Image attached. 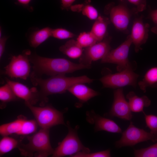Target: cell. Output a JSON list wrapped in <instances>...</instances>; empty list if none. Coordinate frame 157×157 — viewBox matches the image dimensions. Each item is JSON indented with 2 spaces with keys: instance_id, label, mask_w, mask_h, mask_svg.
<instances>
[{
  "instance_id": "1",
  "label": "cell",
  "mask_w": 157,
  "mask_h": 157,
  "mask_svg": "<svg viewBox=\"0 0 157 157\" xmlns=\"http://www.w3.org/2000/svg\"><path fill=\"white\" fill-rule=\"evenodd\" d=\"M31 78L33 85L40 88V97L42 99H45L50 95L64 93L75 84L90 83L94 80L85 75L68 77L65 75H56L44 79L36 76L33 73L31 74Z\"/></svg>"
},
{
  "instance_id": "2",
  "label": "cell",
  "mask_w": 157,
  "mask_h": 157,
  "mask_svg": "<svg viewBox=\"0 0 157 157\" xmlns=\"http://www.w3.org/2000/svg\"><path fill=\"white\" fill-rule=\"evenodd\" d=\"M34 70L40 74L51 76L65 75L76 71L89 69L91 65L76 63L63 58H51L34 55L29 57Z\"/></svg>"
},
{
  "instance_id": "3",
  "label": "cell",
  "mask_w": 157,
  "mask_h": 157,
  "mask_svg": "<svg viewBox=\"0 0 157 157\" xmlns=\"http://www.w3.org/2000/svg\"><path fill=\"white\" fill-rule=\"evenodd\" d=\"M28 142L20 143L18 148L22 155L25 156L46 157L52 155L49 138V129L41 128L31 136H28Z\"/></svg>"
},
{
  "instance_id": "4",
  "label": "cell",
  "mask_w": 157,
  "mask_h": 157,
  "mask_svg": "<svg viewBox=\"0 0 157 157\" xmlns=\"http://www.w3.org/2000/svg\"><path fill=\"white\" fill-rule=\"evenodd\" d=\"M67 126L68 128V133L54 149L52 157H62L67 156L71 157L79 152H90L89 149L84 146L79 138L77 133L79 126L77 125L73 128L69 122L67 121Z\"/></svg>"
},
{
  "instance_id": "5",
  "label": "cell",
  "mask_w": 157,
  "mask_h": 157,
  "mask_svg": "<svg viewBox=\"0 0 157 157\" xmlns=\"http://www.w3.org/2000/svg\"><path fill=\"white\" fill-rule=\"evenodd\" d=\"M41 128L49 129L59 124H65L63 113L49 105L37 107L25 103Z\"/></svg>"
},
{
  "instance_id": "6",
  "label": "cell",
  "mask_w": 157,
  "mask_h": 157,
  "mask_svg": "<svg viewBox=\"0 0 157 157\" xmlns=\"http://www.w3.org/2000/svg\"><path fill=\"white\" fill-rule=\"evenodd\" d=\"M132 43L130 35L119 46L115 49L110 50L101 59V62L116 64L117 70L118 72L129 68L135 70L137 66L136 63L135 61H130L128 59L129 49Z\"/></svg>"
},
{
  "instance_id": "7",
  "label": "cell",
  "mask_w": 157,
  "mask_h": 157,
  "mask_svg": "<svg viewBox=\"0 0 157 157\" xmlns=\"http://www.w3.org/2000/svg\"><path fill=\"white\" fill-rule=\"evenodd\" d=\"M148 140L156 142L157 136L136 127L131 121L127 128L122 133L120 139L115 142V146L117 148L133 147L138 143Z\"/></svg>"
},
{
  "instance_id": "8",
  "label": "cell",
  "mask_w": 157,
  "mask_h": 157,
  "mask_svg": "<svg viewBox=\"0 0 157 157\" xmlns=\"http://www.w3.org/2000/svg\"><path fill=\"white\" fill-rule=\"evenodd\" d=\"M132 69H125L115 74H108L99 79L104 88L113 89L122 88L127 86L135 88L139 76Z\"/></svg>"
},
{
  "instance_id": "9",
  "label": "cell",
  "mask_w": 157,
  "mask_h": 157,
  "mask_svg": "<svg viewBox=\"0 0 157 157\" xmlns=\"http://www.w3.org/2000/svg\"><path fill=\"white\" fill-rule=\"evenodd\" d=\"M30 51L28 50L13 56L9 63L5 67V74L11 78L26 79L30 72Z\"/></svg>"
},
{
  "instance_id": "10",
  "label": "cell",
  "mask_w": 157,
  "mask_h": 157,
  "mask_svg": "<svg viewBox=\"0 0 157 157\" xmlns=\"http://www.w3.org/2000/svg\"><path fill=\"white\" fill-rule=\"evenodd\" d=\"M105 11L109 14L110 21L117 29L125 33L128 32L127 28L131 15L125 6L122 4L115 6L114 3H111L105 6Z\"/></svg>"
},
{
  "instance_id": "11",
  "label": "cell",
  "mask_w": 157,
  "mask_h": 157,
  "mask_svg": "<svg viewBox=\"0 0 157 157\" xmlns=\"http://www.w3.org/2000/svg\"><path fill=\"white\" fill-rule=\"evenodd\" d=\"M111 38L108 35L102 41L85 48L79 59V63L91 65L92 62L102 59L111 50Z\"/></svg>"
},
{
  "instance_id": "12",
  "label": "cell",
  "mask_w": 157,
  "mask_h": 157,
  "mask_svg": "<svg viewBox=\"0 0 157 157\" xmlns=\"http://www.w3.org/2000/svg\"><path fill=\"white\" fill-rule=\"evenodd\" d=\"M113 102L109 113L111 117H116L130 121L133 117L128 102L125 99L122 88L116 89L113 92Z\"/></svg>"
},
{
  "instance_id": "13",
  "label": "cell",
  "mask_w": 157,
  "mask_h": 157,
  "mask_svg": "<svg viewBox=\"0 0 157 157\" xmlns=\"http://www.w3.org/2000/svg\"><path fill=\"white\" fill-rule=\"evenodd\" d=\"M86 119L89 123L94 126L95 131H105L108 132L122 133L121 128L114 121L101 116L93 110L88 111Z\"/></svg>"
},
{
  "instance_id": "14",
  "label": "cell",
  "mask_w": 157,
  "mask_h": 157,
  "mask_svg": "<svg viewBox=\"0 0 157 157\" xmlns=\"http://www.w3.org/2000/svg\"><path fill=\"white\" fill-rule=\"evenodd\" d=\"M149 27V24L143 22L142 16L136 18L134 20L130 35L136 53L142 49L141 46L147 42Z\"/></svg>"
},
{
  "instance_id": "15",
  "label": "cell",
  "mask_w": 157,
  "mask_h": 157,
  "mask_svg": "<svg viewBox=\"0 0 157 157\" xmlns=\"http://www.w3.org/2000/svg\"><path fill=\"white\" fill-rule=\"evenodd\" d=\"M6 81L16 96L24 100L25 103L33 105L39 100L40 98L39 94L36 88H33L29 89L21 83L8 79H7Z\"/></svg>"
},
{
  "instance_id": "16",
  "label": "cell",
  "mask_w": 157,
  "mask_h": 157,
  "mask_svg": "<svg viewBox=\"0 0 157 157\" xmlns=\"http://www.w3.org/2000/svg\"><path fill=\"white\" fill-rule=\"evenodd\" d=\"M84 84L78 83L75 84L69 88L67 90L82 103L86 102L99 94L98 92Z\"/></svg>"
},
{
  "instance_id": "17",
  "label": "cell",
  "mask_w": 157,
  "mask_h": 157,
  "mask_svg": "<svg viewBox=\"0 0 157 157\" xmlns=\"http://www.w3.org/2000/svg\"><path fill=\"white\" fill-rule=\"evenodd\" d=\"M126 98L129 100L131 111L133 112H143L144 108L148 107L151 104V101L147 96L144 95L139 97L132 91L126 94Z\"/></svg>"
},
{
  "instance_id": "18",
  "label": "cell",
  "mask_w": 157,
  "mask_h": 157,
  "mask_svg": "<svg viewBox=\"0 0 157 157\" xmlns=\"http://www.w3.org/2000/svg\"><path fill=\"white\" fill-rule=\"evenodd\" d=\"M95 20L90 31L98 42L108 36L107 28L110 21L108 18L101 16Z\"/></svg>"
},
{
  "instance_id": "19",
  "label": "cell",
  "mask_w": 157,
  "mask_h": 157,
  "mask_svg": "<svg viewBox=\"0 0 157 157\" xmlns=\"http://www.w3.org/2000/svg\"><path fill=\"white\" fill-rule=\"evenodd\" d=\"M59 49L63 54L72 59L80 58L84 51L76 40L74 39L67 41L59 47Z\"/></svg>"
},
{
  "instance_id": "20",
  "label": "cell",
  "mask_w": 157,
  "mask_h": 157,
  "mask_svg": "<svg viewBox=\"0 0 157 157\" xmlns=\"http://www.w3.org/2000/svg\"><path fill=\"white\" fill-rule=\"evenodd\" d=\"M52 29L47 27L33 32L30 35L29 42L32 47L36 48L51 37Z\"/></svg>"
},
{
  "instance_id": "21",
  "label": "cell",
  "mask_w": 157,
  "mask_h": 157,
  "mask_svg": "<svg viewBox=\"0 0 157 157\" xmlns=\"http://www.w3.org/2000/svg\"><path fill=\"white\" fill-rule=\"evenodd\" d=\"M26 119L24 116H19L12 122L2 124L0 126V135L3 136L14 134L17 135Z\"/></svg>"
},
{
  "instance_id": "22",
  "label": "cell",
  "mask_w": 157,
  "mask_h": 157,
  "mask_svg": "<svg viewBox=\"0 0 157 157\" xmlns=\"http://www.w3.org/2000/svg\"><path fill=\"white\" fill-rule=\"evenodd\" d=\"M90 3V0H86L83 3L72 6L70 9L74 11L81 12L91 20H96L99 17L98 12Z\"/></svg>"
},
{
  "instance_id": "23",
  "label": "cell",
  "mask_w": 157,
  "mask_h": 157,
  "mask_svg": "<svg viewBox=\"0 0 157 157\" xmlns=\"http://www.w3.org/2000/svg\"><path fill=\"white\" fill-rule=\"evenodd\" d=\"M138 85L140 89L144 92L147 88H157V67L149 69L144 74L142 79L139 82Z\"/></svg>"
},
{
  "instance_id": "24",
  "label": "cell",
  "mask_w": 157,
  "mask_h": 157,
  "mask_svg": "<svg viewBox=\"0 0 157 157\" xmlns=\"http://www.w3.org/2000/svg\"><path fill=\"white\" fill-rule=\"evenodd\" d=\"M19 144V141L13 138L3 136L0 141V156L18 147Z\"/></svg>"
},
{
  "instance_id": "25",
  "label": "cell",
  "mask_w": 157,
  "mask_h": 157,
  "mask_svg": "<svg viewBox=\"0 0 157 157\" xmlns=\"http://www.w3.org/2000/svg\"><path fill=\"white\" fill-rule=\"evenodd\" d=\"M76 40L78 44L83 48L89 47L98 42L90 31L81 33Z\"/></svg>"
},
{
  "instance_id": "26",
  "label": "cell",
  "mask_w": 157,
  "mask_h": 157,
  "mask_svg": "<svg viewBox=\"0 0 157 157\" xmlns=\"http://www.w3.org/2000/svg\"><path fill=\"white\" fill-rule=\"evenodd\" d=\"M16 96L10 85L6 83L0 88V100L2 103H7L17 100Z\"/></svg>"
},
{
  "instance_id": "27",
  "label": "cell",
  "mask_w": 157,
  "mask_h": 157,
  "mask_svg": "<svg viewBox=\"0 0 157 157\" xmlns=\"http://www.w3.org/2000/svg\"><path fill=\"white\" fill-rule=\"evenodd\" d=\"M38 125L35 120H27L26 119L17 135H28L35 133L37 129Z\"/></svg>"
},
{
  "instance_id": "28",
  "label": "cell",
  "mask_w": 157,
  "mask_h": 157,
  "mask_svg": "<svg viewBox=\"0 0 157 157\" xmlns=\"http://www.w3.org/2000/svg\"><path fill=\"white\" fill-rule=\"evenodd\" d=\"M135 157H157V142L145 148L134 149Z\"/></svg>"
},
{
  "instance_id": "29",
  "label": "cell",
  "mask_w": 157,
  "mask_h": 157,
  "mask_svg": "<svg viewBox=\"0 0 157 157\" xmlns=\"http://www.w3.org/2000/svg\"><path fill=\"white\" fill-rule=\"evenodd\" d=\"M75 35L68 31L63 28H58L52 29L51 37L63 40L72 38L75 36Z\"/></svg>"
},
{
  "instance_id": "30",
  "label": "cell",
  "mask_w": 157,
  "mask_h": 157,
  "mask_svg": "<svg viewBox=\"0 0 157 157\" xmlns=\"http://www.w3.org/2000/svg\"><path fill=\"white\" fill-rule=\"evenodd\" d=\"M145 122L150 132L157 136V116L152 114L147 115L143 112Z\"/></svg>"
},
{
  "instance_id": "31",
  "label": "cell",
  "mask_w": 157,
  "mask_h": 157,
  "mask_svg": "<svg viewBox=\"0 0 157 157\" xmlns=\"http://www.w3.org/2000/svg\"><path fill=\"white\" fill-rule=\"evenodd\" d=\"M111 156L110 150L108 149L104 151L90 153L79 152L72 156V157H110Z\"/></svg>"
},
{
  "instance_id": "32",
  "label": "cell",
  "mask_w": 157,
  "mask_h": 157,
  "mask_svg": "<svg viewBox=\"0 0 157 157\" xmlns=\"http://www.w3.org/2000/svg\"><path fill=\"white\" fill-rule=\"evenodd\" d=\"M129 2L136 6V13L141 12L144 10L146 8V0H127Z\"/></svg>"
},
{
  "instance_id": "33",
  "label": "cell",
  "mask_w": 157,
  "mask_h": 157,
  "mask_svg": "<svg viewBox=\"0 0 157 157\" xmlns=\"http://www.w3.org/2000/svg\"><path fill=\"white\" fill-rule=\"evenodd\" d=\"M149 16L154 24L151 30L152 32L157 34V9L151 10L149 13Z\"/></svg>"
},
{
  "instance_id": "34",
  "label": "cell",
  "mask_w": 157,
  "mask_h": 157,
  "mask_svg": "<svg viewBox=\"0 0 157 157\" xmlns=\"http://www.w3.org/2000/svg\"><path fill=\"white\" fill-rule=\"evenodd\" d=\"M61 8L63 10L70 9L73 3L76 0H60Z\"/></svg>"
},
{
  "instance_id": "35",
  "label": "cell",
  "mask_w": 157,
  "mask_h": 157,
  "mask_svg": "<svg viewBox=\"0 0 157 157\" xmlns=\"http://www.w3.org/2000/svg\"><path fill=\"white\" fill-rule=\"evenodd\" d=\"M8 38L4 36L0 38V58H1L5 51L6 42Z\"/></svg>"
},
{
  "instance_id": "36",
  "label": "cell",
  "mask_w": 157,
  "mask_h": 157,
  "mask_svg": "<svg viewBox=\"0 0 157 157\" xmlns=\"http://www.w3.org/2000/svg\"><path fill=\"white\" fill-rule=\"evenodd\" d=\"M17 3L23 6L29 7L32 0H16Z\"/></svg>"
}]
</instances>
